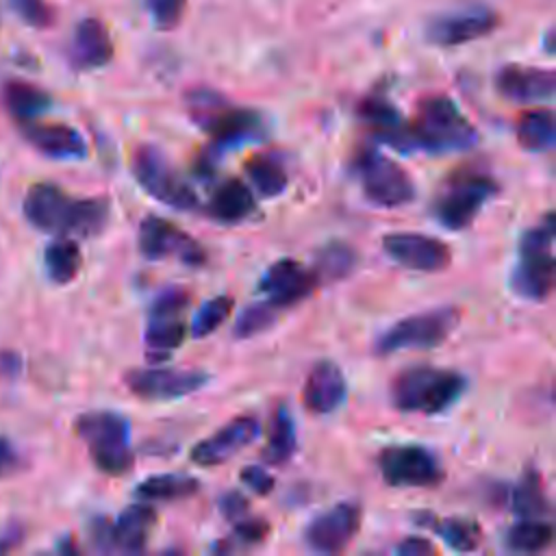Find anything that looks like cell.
Instances as JSON below:
<instances>
[{"label": "cell", "instance_id": "39", "mask_svg": "<svg viewBox=\"0 0 556 556\" xmlns=\"http://www.w3.org/2000/svg\"><path fill=\"white\" fill-rule=\"evenodd\" d=\"M11 11L33 28H48L54 22V9L46 0H9Z\"/></svg>", "mask_w": 556, "mask_h": 556}, {"label": "cell", "instance_id": "41", "mask_svg": "<svg viewBox=\"0 0 556 556\" xmlns=\"http://www.w3.org/2000/svg\"><path fill=\"white\" fill-rule=\"evenodd\" d=\"M187 0H148V9L154 17V24L163 30L174 28L185 11Z\"/></svg>", "mask_w": 556, "mask_h": 556}, {"label": "cell", "instance_id": "38", "mask_svg": "<svg viewBox=\"0 0 556 556\" xmlns=\"http://www.w3.org/2000/svg\"><path fill=\"white\" fill-rule=\"evenodd\" d=\"M276 317H278V308L274 304H269L267 300L248 304L239 313V317L235 321V328H232V334L237 339H252V337L265 332L267 328H271Z\"/></svg>", "mask_w": 556, "mask_h": 556}, {"label": "cell", "instance_id": "27", "mask_svg": "<svg viewBox=\"0 0 556 556\" xmlns=\"http://www.w3.org/2000/svg\"><path fill=\"white\" fill-rule=\"evenodd\" d=\"M415 523L430 528L456 552H471L482 543V528L469 517H437L432 513H417Z\"/></svg>", "mask_w": 556, "mask_h": 556}, {"label": "cell", "instance_id": "2", "mask_svg": "<svg viewBox=\"0 0 556 556\" xmlns=\"http://www.w3.org/2000/svg\"><path fill=\"white\" fill-rule=\"evenodd\" d=\"M467 378L447 367L413 365L402 369L391 382V402L402 413L439 415L460 400Z\"/></svg>", "mask_w": 556, "mask_h": 556}, {"label": "cell", "instance_id": "18", "mask_svg": "<svg viewBox=\"0 0 556 556\" xmlns=\"http://www.w3.org/2000/svg\"><path fill=\"white\" fill-rule=\"evenodd\" d=\"M497 24H500V17L493 11L473 9V11L447 13V15L434 17L428 24L426 35L437 46H463L493 33Z\"/></svg>", "mask_w": 556, "mask_h": 556}, {"label": "cell", "instance_id": "25", "mask_svg": "<svg viewBox=\"0 0 556 556\" xmlns=\"http://www.w3.org/2000/svg\"><path fill=\"white\" fill-rule=\"evenodd\" d=\"M256 208L254 193L239 178H226L208 200V215L219 224H239Z\"/></svg>", "mask_w": 556, "mask_h": 556}, {"label": "cell", "instance_id": "42", "mask_svg": "<svg viewBox=\"0 0 556 556\" xmlns=\"http://www.w3.org/2000/svg\"><path fill=\"white\" fill-rule=\"evenodd\" d=\"M189 300H191L189 289H185V287H180V285H172V287H165V289L152 300L150 311L185 313L187 306H189Z\"/></svg>", "mask_w": 556, "mask_h": 556}, {"label": "cell", "instance_id": "15", "mask_svg": "<svg viewBox=\"0 0 556 556\" xmlns=\"http://www.w3.org/2000/svg\"><path fill=\"white\" fill-rule=\"evenodd\" d=\"M363 510L356 502H339L313 517L304 530V543L319 554L343 552L361 528Z\"/></svg>", "mask_w": 556, "mask_h": 556}, {"label": "cell", "instance_id": "21", "mask_svg": "<svg viewBox=\"0 0 556 556\" xmlns=\"http://www.w3.org/2000/svg\"><path fill=\"white\" fill-rule=\"evenodd\" d=\"M361 119L371 128V132L397 152H413L410 126L404 115L384 98H367L358 106Z\"/></svg>", "mask_w": 556, "mask_h": 556}, {"label": "cell", "instance_id": "47", "mask_svg": "<svg viewBox=\"0 0 556 556\" xmlns=\"http://www.w3.org/2000/svg\"><path fill=\"white\" fill-rule=\"evenodd\" d=\"M20 541H22V530H20V528H17V530H11V532H7V534H2V536H0V552H9V549L15 547Z\"/></svg>", "mask_w": 556, "mask_h": 556}, {"label": "cell", "instance_id": "8", "mask_svg": "<svg viewBox=\"0 0 556 556\" xmlns=\"http://www.w3.org/2000/svg\"><path fill=\"white\" fill-rule=\"evenodd\" d=\"M354 176L365 198L382 208H400L415 200L417 187L406 167L378 150H365L354 159Z\"/></svg>", "mask_w": 556, "mask_h": 556}, {"label": "cell", "instance_id": "9", "mask_svg": "<svg viewBox=\"0 0 556 556\" xmlns=\"http://www.w3.org/2000/svg\"><path fill=\"white\" fill-rule=\"evenodd\" d=\"M130 172L148 195L176 211H195L198 195L174 169L163 150L141 143L130 156Z\"/></svg>", "mask_w": 556, "mask_h": 556}, {"label": "cell", "instance_id": "6", "mask_svg": "<svg viewBox=\"0 0 556 556\" xmlns=\"http://www.w3.org/2000/svg\"><path fill=\"white\" fill-rule=\"evenodd\" d=\"M497 193L500 185L489 174L456 169L441 182L432 200V215L447 230H465Z\"/></svg>", "mask_w": 556, "mask_h": 556}, {"label": "cell", "instance_id": "36", "mask_svg": "<svg viewBox=\"0 0 556 556\" xmlns=\"http://www.w3.org/2000/svg\"><path fill=\"white\" fill-rule=\"evenodd\" d=\"M358 263V254L350 243L332 241L324 245L315 261V274L319 280H343Z\"/></svg>", "mask_w": 556, "mask_h": 556}, {"label": "cell", "instance_id": "35", "mask_svg": "<svg viewBox=\"0 0 556 556\" xmlns=\"http://www.w3.org/2000/svg\"><path fill=\"white\" fill-rule=\"evenodd\" d=\"M554 539L552 523L543 519H519L506 532V545L513 552L534 554L545 549Z\"/></svg>", "mask_w": 556, "mask_h": 556}, {"label": "cell", "instance_id": "32", "mask_svg": "<svg viewBox=\"0 0 556 556\" xmlns=\"http://www.w3.org/2000/svg\"><path fill=\"white\" fill-rule=\"evenodd\" d=\"M510 510L519 519H543L545 515H549L552 506H549L543 480L534 469H528L523 478L513 486Z\"/></svg>", "mask_w": 556, "mask_h": 556}, {"label": "cell", "instance_id": "33", "mask_svg": "<svg viewBox=\"0 0 556 556\" xmlns=\"http://www.w3.org/2000/svg\"><path fill=\"white\" fill-rule=\"evenodd\" d=\"M245 172H248L252 187L256 189V193L261 198H276V195L285 193V189L289 185L287 169L282 167V163L276 156H269V154H254L245 163Z\"/></svg>", "mask_w": 556, "mask_h": 556}, {"label": "cell", "instance_id": "28", "mask_svg": "<svg viewBox=\"0 0 556 556\" xmlns=\"http://www.w3.org/2000/svg\"><path fill=\"white\" fill-rule=\"evenodd\" d=\"M2 102L7 111L20 122H33L46 113L52 104V98L41 87L26 80H9L2 87Z\"/></svg>", "mask_w": 556, "mask_h": 556}, {"label": "cell", "instance_id": "4", "mask_svg": "<svg viewBox=\"0 0 556 556\" xmlns=\"http://www.w3.org/2000/svg\"><path fill=\"white\" fill-rule=\"evenodd\" d=\"M554 213L528 228L519 239V256L510 271V289L530 302H545L554 289Z\"/></svg>", "mask_w": 556, "mask_h": 556}, {"label": "cell", "instance_id": "45", "mask_svg": "<svg viewBox=\"0 0 556 556\" xmlns=\"http://www.w3.org/2000/svg\"><path fill=\"white\" fill-rule=\"evenodd\" d=\"M395 552L402 556H432L437 554V545L424 536H406L395 545Z\"/></svg>", "mask_w": 556, "mask_h": 556}, {"label": "cell", "instance_id": "20", "mask_svg": "<svg viewBox=\"0 0 556 556\" xmlns=\"http://www.w3.org/2000/svg\"><path fill=\"white\" fill-rule=\"evenodd\" d=\"M345 395L348 382L337 363L319 361L311 367L302 387V404L308 413L328 415L345 402Z\"/></svg>", "mask_w": 556, "mask_h": 556}, {"label": "cell", "instance_id": "7", "mask_svg": "<svg viewBox=\"0 0 556 556\" xmlns=\"http://www.w3.org/2000/svg\"><path fill=\"white\" fill-rule=\"evenodd\" d=\"M458 324H460L458 306H437L430 311L413 313L397 319L387 330H382L374 343V350L380 356L408 352V350H432L445 343L450 334L458 328Z\"/></svg>", "mask_w": 556, "mask_h": 556}, {"label": "cell", "instance_id": "3", "mask_svg": "<svg viewBox=\"0 0 556 556\" xmlns=\"http://www.w3.org/2000/svg\"><path fill=\"white\" fill-rule=\"evenodd\" d=\"M410 126L415 150L430 154L463 152L478 143L476 126L463 115L456 102L447 96H428L417 104V115Z\"/></svg>", "mask_w": 556, "mask_h": 556}, {"label": "cell", "instance_id": "24", "mask_svg": "<svg viewBox=\"0 0 556 556\" xmlns=\"http://www.w3.org/2000/svg\"><path fill=\"white\" fill-rule=\"evenodd\" d=\"M111 59L113 41L106 26L96 17L80 20L72 37V63L78 70H96L106 65Z\"/></svg>", "mask_w": 556, "mask_h": 556}, {"label": "cell", "instance_id": "12", "mask_svg": "<svg viewBox=\"0 0 556 556\" xmlns=\"http://www.w3.org/2000/svg\"><path fill=\"white\" fill-rule=\"evenodd\" d=\"M139 252L150 261L176 258L187 267L206 263V250L182 228L161 215H146L137 232Z\"/></svg>", "mask_w": 556, "mask_h": 556}, {"label": "cell", "instance_id": "13", "mask_svg": "<svg viewBox=\"0 0 556 556\" xmlns=\"http://www.w3.org/2000/svg\"><path fill=\"white\" fill-rule=\"evenodd\" d=\"M208 374L202 369L176 367H137L126 371L124 384L128 391L148 402H167L191 395L206 387Z\"/></svg>", "mask_w": 556, "mask_h": 556}, {"label": "cell", "instance_id": "10", "mask_svg": "<svg viewBox=\"0 0 556 556\" xmlns=\"http://www.w3.org/2000/svg\"><path fill=\"white\" fill-rule=\"evenodd\" d=\"M378 469L389 486L400 489H437L445 480L439 454L417 443L382 447L378 452Z\"/></svg>", "mask_w": 556, "mask_h": 556}, {"label": "cell", "instance_id": "43", "mask_svg": "<svg viewBox=\"0 0 556 556\" xmlns=\"http://www.w3.org/2000/svg\"><path fill=\"white\" fill-rule=\"evenodd\" d=\"M239 478H241V482H243L250 491H254L256 495H269V493L274 491V486H276L274 476H271L265 467H261V465H248V467H243L241 473H239Z\"/></svg>", "mask_w": 556, "mask_h": 556}, {"label": "cell", "instance_id": "44", "mask_svg": "<svg viewBox=\"0 0 556 556\" xmlns=\"http://www.w3.org/2000/svg\"><path fill=\"white\" fill-rule=\"evenodd\" d=\"M217 506H219V513L224 515V519L230 521V523H235L237 519H241V517H245L250 513V502L239 491H226L219 497Z\"/></svg>", "mask_w": 556, "mask_h": 556}, {"label": "cell", "instance_id": "34", "mask_svg": "<svg viewBox=\"0 0 556 556\" xmlns=\"http://www.w3.org/2000/svg\"><path fill=\"white\" fill-rule=\"evenodd\" d=\"M43 265H46L48 276L56 285L72 282L83 265V254H80L78 243L70 237H61V239L52 241L43 252Z\"/></svg>", "mask_w": 556, "mask_h": 556}, {"label": "cell", "instance_id": "23", "mask_svg": "<svg viewBox=\"0 0 556 556\" xmlns=\"http://www.w3.org/2000/svg\"><path fill=\"white\" fill-rule=\"evenodd\" d=\"M154 526L156 510L150 506V502L139 500V504H130L128 508L122 510V515L115 521H111L113 552H143Z\"/></svg>", "mask_w": 556, "mask_h": 556}, {"label": "cell", "instance_id": "22", "mask_svg": "<svg viewBox=\"0 0 556 556\" xmlns=\"http://www.w3.org/2000/svg\"><path fill=\"white\" fill-rule=\"evenodd\" d=\"M26 141L50 159H85L87 143L83 135L67 124L24 122Z\"/></svg>", "mask_w": 556, "mask_h": 556}, {"label": "cell", "instance_id": "11", "mask_svg": "<svg viewBox=\"0 0 556 556\" xmlns=\"http://www.w3.org/2000/svg\"><path fill=\"white\" fill-rule=\"evenodd\" d=\"M204 132L211 135L213 143L202 156V172H213L224 152L263 141L267 137V122L258 111L241 109L228 102L204 128Z\"/></svg>", "mask_w": 556, "mask_h": 556}, {"label": "cell", "instance_id": "31", "mask_svg": "<svg viewBox=\"0 0 556 556\" xmlns=\"http://www.w3.org/2000/svg\"><path fill=\"white\" fill-rule=\"evenodd\" d=\"M295 445H298V437H295L293 417L285 404H278L267 424V441H265L263 456L274 465H282L293 456Z\"/></svg>", "mask_w": 556, "mask_h": 556}, {"label": "cell", "instance_id": "5", "mask_svg": "<svg viewBox=\"0 0 556 556\" xmlns=\"http://www.w3.org/2000/svg\"><path fill=\"white\" fill-rule=\"evenodd\" d=\"M76 434L85 441L93 465L109 476H124L132 469L130 424L113 410H91L76 419Z\"/></svg>", "mask_w": 556, "mask_h": 556}, {"label": "cell", "instance_id": "19", "mask_svg": "<svg viewBox=\"0 0 556 556\" xmlns=\"http://www.w3.org/2000/svg\"><path fill=\"white\" fill-rule=\"evenodd\" d=\"M495 89L500 96L513 102H545L552 100L556 91V74L545 67L504 65L495 74Z\"/></svg>", "mask_w": 556, "mask_h": 556}, {"label": "cell", "instance_id": "30", "mask_svg": "<svg viewBox=\"0 0 556 556\" xmlns=\"http://www.w3.org/2000/svg\"><path fill=\"white\" fill-rule=\"evenodd\" d=\"M517 141L528 152H549L556 143V119L552 109H530L517 119Z\"/></svg>", "mask_w": 556, "mask_h": 556}, {"label": "cell", "instance_id": "29", "mask_svg": "<svg viewBox=\"0 0 556 556\" xmlns=\"http://www.w3.org/2000/svg\"><path fill=\"white\" fill-rule=\"evenodd\" d=\"M200 480L187 473L148 476L135 486V497L141 502H176L195 495Z\"/></svg>", "mask_w": 556, "mask_h": 556}, {"label": "cell", "instance_id": "14", "mask_svg": "<svg viewBox=\"0 0 556 556\" xmlns=\"http://www.w3.org/2000/svg\"><path fill=\"white\" fill-rule=\"evenodd\" d=\"M382 250L402 267L413 271H443L452 263V250L445 241L424 232H389L382 237Z\"/></svg>", "mask_w": 556, "mask_h": 556}, {"label": "cell", "instance_id": "16", "mask_svg": "<svg viewBox=\"0 0 556 556\" xmlns=\"http://www.w3.org/2000/svg\"><path fill=\"white\" fill-rule=\"evenodd\" d=\"M317 282L319 278L315 269L302 265L295 258H280L267 267L258 289L267 295L269 304L282 311L306 300L315 291Z\"/></svg>", "mask_w": 556, "mask_h": 556}, {"label": "cell", "instance_id": "40", "mask_svg": "<svg viewBox=\"0 0 556 556\" xmlns=\"http://www.w3.org/2000/svg\"><path fill=\"white\" fill-rule=\"evenodd\" d=\"M269 534V523L263 517H252L250 513L232 523V534L226 541H235L241 547H250L256 543H263Z\"/></svg>", "mask_w": 556, "mask_h": 556}, {"label": "cell", "instance_id": "1", "mask_svg": "<svg viewBox=\"0 0 556 556\" xmlns=\"http://www.w3.org/2000/svg\"><path fill=\"white\" fill-rule=\"evenodd\" d=\"M26 219L43 232L61 237H96L109 222L106 198H72L59 185L37 182L24 198Z\"/></svg>", "mask_w": 556, "mask_h": 556}, {"label": "cell", "instance_id": "26", "mask_svg": "<svg viewBox=\"0 0 556 556\" xmlns=\"http://www.w3.org/2000/svg\"><path fill=\"white\" fill-rule=\"evenodd\" d=\"M189 334L185 313H167V311H150L148 326L143 332V341L150 356L163 358L172 350L180 348Z\"/></svg>", "mask_w": 556, "mask_h": 556}, {"label": "cell", "instance_id": "17", "mask_svg": "<svg viewBox=\"0 0 556 556\" xmlns=\"http://www.w3.org/2000/svg\"><path fill=\"white\" fill-rule=\"evenodd\" d=\"M261 434V421L252 415H239L215 430L211 437L198 441L189 458L200 467H217L230 460L239 450L250 445Z\"/></svg>", "mask_w": 556, "mask_h": 556}, {"label": "cell", "instance_id": "37", "mask_svg": "<svg viewBox=\"0 0 556 556\" xmlns=\"http://www.w3.org/2000/svg\"><path fill=\"white\" fill-rule=\"evenodd\" d=\"M235 308V300L230 295H215L211 300H206L193 315L191 326H189V334L193 339H204L208 334H213L232 313Z\"/></svg>", "mask_w": 556, "mask_h": 556}, {"label": "cell", "instance_id": "46", "mask_svg": "<svg viewBox=\"0 0 556 556\" xmlns=\"http://www.w3.org/2000/svg\"><path fill=\"white\" fill-rule=\"evenodd\" d=\"M13 465H15V452H13V447L9 445V441L0 439V476L7 473L9 469H13Z\"/></svg>", "mask_w": 556, "mask_h": 556}]
</instances>
